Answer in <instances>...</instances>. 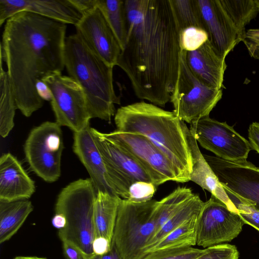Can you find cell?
Returning <instances> with one entry per match:
<instances>
[{
  "label": "cell",
  "mask_w": 259,
  "mask_h": 259,
  "mask_svg": "<svg viewBox=\"0 0 259 259\" xmlns=\"http://www.w3.org/2000/svg\"><path fill=\"white\" fill-rule=\"evenodd\" d=\"M127 32L117 66L136 96L164 107L177 81L180 28L170 0L124 1Z\"/></svg>",
  "instance_id": "obj_1"
},
{
  "label": "cell",
  "mask_w": 259,
  "mask_h": 259,
  "mask_svg": "<svg viewBox=\"0 0 259 259\" xmlns=\"http://www.w3.org/2000/svg\"><path fill=\"white\" fill-rule=\"evenodd\" d=\"M67 25L23 11L6 22L1 42L17 108L30 117L43 105L37 84L65 67Z\"/></svg>",
  "instance_id": "obj_2"
},
{
  "label": "cell",
  "mask_w": 259,
  "mask_h": 259,
  "mask_svg": "<svg viewBox=\"0 0 259 259\" xmlns=\"http://www.w3.org/2000/svg\"><path fill=\"white\" fill-rule=\"evenodd\" d=\"M114 122L119 132L148 138L173 163L183 182L190 181L193 158L187 135L188 127L173 111L141 101L119 108Z\"/></svg>",
  "instance_id": "obj_3"
},
{
  "label": "cell",
  "mask_w": 259,
  "mask_h": 259,
  "mask_svg": "<svg viewBox=\"0 0 259 259\" xmlns=\"http://www.w3.org/2000/svg\"><path fill=\"white\" fill-rule=\"evenodd\" d=\"M65 67L82 88L90 115L110 122L115 104H120L113 86L112 67L97 55L80 35L66 38Z\"/></svg>",
  "instance_id": "obj_4"
},
{
  "label": "cell",
  "mask_w": 259,
  "mask_h": 259,
  "mask_svg": "<svg viewBox=\"0 0 259 259\" xmlns=\"http://www.w3.org/2000/svg\"><path fill=\"white\" fill-rule=\"evenodd\" d=\"M96 193L90 178L80 179L61 191L55 204V213L63 214L66 221L65 227L59 230L60 240L75 244L88 258L94 254L93 243L96 238L94 212Z\"/></svg>",
  "instance_id": "obj_5"
},
{
  "label": "cell",
  "mask_w": 259,
  "mask_h": 259,
  "mask_svg": "<svg viewBox=\"0 0 259 259\" xmlns=\"http://www.w3.org/2000/svg\"><path fill=\"white\" fill-rule=\"evenodd\" d=\"M197 1L208 40L226 58L242 41L246 26L256 17L253 6L247 0Z\"/></svg>",
  "instance_id": "obj_6"
},
{
  "label": "cell",
  "mask_w": 259,
  "mask_h": 259,
  "mask_svg": "<svg viewBox=\"0 0 259 259\" xmlns=\"http://www.w3.org/2000/svg\"><path fill=\"white\" fill-rule=\"evenodd\" d=\"M158 201L136 203L121 199L111 244L122 259H142L156 232L154 210Z\"/></svg>",
  "instance_id": "obj_7"
},
{
  "label": "cell",
  "mask_w": 259,
  "mask_h": 259,
  "mask_svg": "<svg viewBox=\"0 0 259 259\" xmlns=\"http://www.w3.org/2000/svg\"><path fill=\"white\" fill-rule=\"evenodd\" d=\"M222 95V89L208 86L192 73L186 62V51L182 50L178 77L170 101L177 116L190 124L209 116Z\"/></svg>",
  "instance_id": "obj_8"
},
{
  "label": "cell",
  "mask_w": 259,
  "mask_h": 259,
  "mask_svg": "<svg viewBox=\"0 0 259 259\" xmlns=\"http://www.w3.org/2000/svg\"><path fill=\"white\" fill-rule=\"evenodd\" d=\"M63 149L61 126L49 121L32 128L24 145L25 158L30 168L48 183L57 181L61 176Z\"/></svg>",
  "instance_id": "obj_9"
},
{
  "label": "cell",
  "mask_w": 259,
  "mask_h": 259,
  "mask_svg": "<svg viewBox=\"0 0 259 259\" xmlns=\"http://www.w3.org/2000/svg\"><path fill=\"white\" fill-rule=\"evenodd\" d=\"M42 81L51 94V105L56 121L73 133L90 125L91 117L84 91L80 84L70 76L56 72L44 77Z\"/></svg>",
  "instance_id": "obj_10"
},
{
  "label": "cell",
  "mask_w": 259,
  "mask_h": 259,
  "mask_svg": "<svg viewBox=\"0 0 259 259\" xmlns=\"http://www.w3.org/2000/svg\"><path fill=\"white\" fill-rule=\"evenodd\" d=\"M101 134L131 154L143 166L156 186L167 181L184 183L171 161L146 137L117 130Z\"/></svg>",
  "instance_id": "obj_11"
},
{
  "label": "cell",
  "mask_w": 259,
  "mask_h": 259,
  "mask_svg": "<svg viewBox=\"0 0 259 259\" xmlns=\"http://www.w3.org/2000/svg\"><path fill=\"white\" fill-rule=\"evenodd\" d=\"M189 131L202 147L225 160L246 161L251 150L249 142L232 127L209 116L192 122Z\"/></svg>",
  "instance_id": "obj_12"
},
{
  "label": "cell",
  "mask_w": 259,
  "mask_h": 259,
  "mask_svg": "<svg viewBox=\"0 0 259 259\" xmlns=\"http://www.w3.org/2000/svg\"><path fill=\"white\" fill-rule=\"evenodd\" d=\"M244 224L238 213L211 195L196 219V245L207 248L230 242L240 234Z\"/></svg>",
  "instance_id": "obj_13"
},
{
  "label": "cell",
  "mask_w": 259,
  "mask_h": 259,
  "mask_svg": "<svg viewBox=\"0 0 259 259\" xmlns=\"http://www.w3.org/2000/svg\"><path fill=\"white\" fill-rule=\"evenodd\" d=\"M92 129L105 164L109 185L115 194L127 199L132 184L136 181L152 183L149 175L131 154L104 138L101 132Z\"/></svg>",
  "instance_id": "obj_14"
},
{
  "label": "cell",
  "mask_w": 259,
  "mask_h": 259,
  "mask_svg": "<svg viewBox=\"0 0 259 259\" xmlns=\"http://www.w3.org/2000/svg\"><path fill=\"white\" fill-rule=\"evenodd\" d=\"M203 156L223 188L259 210V167L247 160L233 162L216 156Z\"/></svg>",
  "instance_id": "obj_15"
},
{
  "label": "cell",
  "mask_w": 259,
  "mask_h": 259,
  "mask_svg": "<svg viewBox=\"0 0 259 259\" xmlns=\"http://www.w3.org/2000/svg\"><path fill=\"white\" fill-rule=\"evenodd\" d=\"M75 26L76 33L97 55L109 65H117L122 48L97 6L83 15Z\"/></svg>",
  "instance_id": "obj_16"
},
{
  "label": "cell",
  "mask_w": 259,
  "mask_h": 259,
  "mask_svg": "<svg viewBox=\"0 0 259 259\" xmlns=\"http://www.w3.org/2000/svg\"><path fill=\"white\" fill-rule=\"evenodd\" d=\"M23 11L74 25L82 17L70 0H0V25Z\"/></svg>",
  "instance_id": "obj_17"
},
{
  "label": "cell",
  "mask_w": 259,
  "mask_h": 259,
  "mask_svg": "<svg viewBox=\"0 0 259 259\" xmlns=\"http://www.w3.org/2000/svg\"><path fill=\"white\" fill-rule=\"evenodd\" d=\"M72 148L87 169L96 193L102 191L115 194L109 185L105 164L90 125L73 133Z\"/></svg>",
  "instance_id": "obj_18"
},
{
  "label": "cell",
  "mask_w": 259,
  "mask_h": 259,
  "mask_svg": "<svg viewBox=\"0 0 259 259\" xmlns=\"http://www.w3.org/2000/svg\"><path fill=\"white\" fill-rule=\"evenodd\" d=\"M34 181L10 153L0 158V201L28 199L34 193Z\"/></svg>",
  "instance_id": "obj_19"
},
{
  "label": "cell",
  "mask_w": 259,
  "mask_h": 259,
  "mask_svg": "<svg viewBox=\"0 0 259 259\" xmlns=\"http://www.w3.org/2000/svg\"><path fill=\"white\" fill-rule=\"evenodd\" d=\"M186 59L189 69L200 80L211 87L224 88L227 67L225 58L216 51L208 40L196 50L186 51Z\"/></svg>",
  "instance_id": "obj_20"
},
{
  "label": "cell",
  "mask_w": 259,
  "mask_h": 259,
  "mask_svg": "<svg viewBox=\"0 0 259 259\" xmlns=\"http://www.w3.org/2000/svg\"><path fill=\"white\" fill-rule=\"evenodd\" d=\"M187 135L193 158L190 181L198 185L202 189L209 191L211 195L225 203L230 210L236 212L234 205L205 159L196 140L190 133L188 127L187 130Z\"/></svg>",
  "instance_id": "obj_21"
},
{
  "label": "cell",
  "mask_w": 259,
  "mask_h": 259,
  "mask_svg": "<svg viewBox=\"0 0 259 259\" xmlns=\"http://www.w3.org/2000/svg\"><path fill=\"white\" fill-rule=\"evenodd\" d=\"M121 199L108 192H97L94 212L96 238L103 237L112 242Z\"/></svg>",
  "instance_id": "obj_22"
},
{
  "label": "cell",
  "mask_w": 259,
  "mask_h": 259,
  "mask_svg": "<svg viewBox=\"0 0 259 259\" xmlns=\"http://www.w3.org/2000/svg\"><path fill=\"white\" fill-rule=\"evenodd\" d=\"M33 210L28 199L0 201V243L10 240L20 229Z\"/></svg>",
  "instance_id": "obj_23"
},
{
  "label": "cell",
  "mask_w": 259,
  "mask_h": 259,
  "mask_svg": "<svg viewBox=\"0 0 259 259\" xmlns=\"http://www.w3.org/2000/svg\"><path fill=\"white\" fill-rule=\"evenodd\" d=\"M204 203L198 195L194 194L154 234L145 247V253L149 252L158 242L185 222L198 215Z\"/></svg>",
  "instance_id": "obj_24"
},
{
  "label": "cell",
  "mask_w": 259,
  "mask_h": 259,
  "mask_svg": "<svg viewBox=\"0 0 259 259\" xmlns=\"http://www.w3.org/2000/svg\"><path fill=\"white\" fill-rule=\"evenodd\" d=\"M0 93V135L4 138L14 127L15 110L17 108L9 76L3 66H1Z\"/></svg>",
  "instance_id": "obj_25"
},
{
  "label": "cell",
  "mask_w": 259,
  "mask_h": 259,
  "mask_svg": "<svg viewBox=\"0 0 259 259\" xmlns=\"http://www.w3.org/2000/svg\"><path fill=\"white\" fill-rule=\"evenodd\" d=\"M97 6L102 12L122 49L127 32V19L124 1L97 0Z\"/></svg>",
  "instance_id": "obj_26"
},
{
  "label": "cell",
  "mask_w": 259,
  "mask_h": 259,
  "mask_svg": "<svg viewBox=\"0 0 259 259\" xmlns=\"http://www.w3.org/2000/svg\"><path fill=\"white\" fill-rule=\"evenodd\" d=\"M194 194L189 188L178 187L167 196L158 201L154 210L155 233Z\"/></svg>",
  "instance_id": "obj_27"
},
{
  "label": "cell",
  "mask_w": 259,
  "mask_h": 259,
  "mask_svg": "<svg viewBox=\"0 0 259 259\" xmlns=\"http://www.w3.org/2000/svg\"><path fill=\"white\" fill-rule=\"evenodd\" d=\"M197 216L186 221L170 232L149 252L166 248L192 247L196 245V222Z\"/></svg>",
  "instance_id": "obj_28"
},
{
  "label": "cell",
  "mask_w": 259,
  "mask_h": 259,
  "mask_svg": "<svg viewBox=\"0 0 259 259\" xmlns=\"http://www.w3.org/2000/svg\"><path fill=\"white\" fill-rule=\"evenodd\" d=\"M170 1L180 31L189 27H196L203 29L201 15L197 0Z\"/></svg>",
  "instance_id": "obj_29"
},
{
  "label": "cell",
  "mask_w": 259,
  "mask_h": 259,
  "mask_svg": "<svg viewBox=\"0 0 259 259\" xmlns=\"http://www.w3.org/2000/svg\"><path fill=\"white\" fill-rule=\"evenodd\" d=\"M224 189L244 223L250 225L259 231V210L250 202L238 196L227 189Z\"/></svg>",
  "instance_id": "obj_30"
},
{
  "label": "cell",
  "mask_w": 259,
  "mask_h": 259,
  "mask_svg": "<svg viewBox=\"0 0 259 259\" xmlns=\"http://www.w3.org/2000/svg\"><path fill=\"white\" fill-rule=\"evenodd\" d=\"M205 250L193 247L162 249L148 252L142 259H196Z\"/></svg>",
  "instance_id": "obj_31"
},
{
  "label": "cell",
  "mask_w": 259,
  "mask_h": 259,
  "mask_svg": "<svg viewBox=\"0 0 259 259\" xmlns=\"http://www.w3.org/2000/svg\"><path fill=\"white\" fill-rule=\"evenodd\" d=\"M207 40L206 32L198 27H189L180 31V46L182 50L186 52L197 50Z\"/></svg>",
  "instance_id": "obj_32"
},
{
  "label": "cell",
  "mask_w": 259,
  "mask_h": 259,
  "mask_svg": "<svg viewBox=\"0 0 259 259\" xmlns=\"http://www.w3.org/2000/svg\"><path fill=\"white\" fill-rule=\"evenodd\" d=\"M156 187L151 182L136 181L129 187L128 198L127 200L136 203L149 201L152 199L156 192Z\"/></svg>",
  "instance_id": "obj_33"
},
{
  "label": "cell",
  "mask_w": 259,
  "mask_h": 259,
  "mask_svg": "<svg viewBox=\"0 0 259 259\" xmlns=\"http://www.w3.org/2000/svg\"><path fill=\"white\" fill-rule=\"evenodd\" d=\"M236 247L229 244H220L206 248L205 252L196 259H239Z\"/></svg>",
  "instance_id": "obj_34"
},
{
  "label": "cell",
  "mask_w": 259,
  "mask_h": 259,
  "mask_svg": "<svg viewBox=\"0 0 259 259\" xmlns=\"http://www.w3.org/2000/svg\"><path fill=\"white\" fill-rule=\"evenodd\" d=\"M251 57L259 59V28L246 30L242 41Z\"/></svg>",
  "instance_id": "obj_35"
},
{
  "label": "cell",
  "mask_w": 259,
  "mask_h": 259,
  "mask_svg": "<svg viewBox=\"0 0 259 259\" xmlns=\"http://www.w3.org/2000/svg\"><path fill=\"white\" fill-rule=\"evenodd\" d=\"M61 241L65 259H88L83 252L73 243L67 240Z\"/></svg>",
  "instance_id": "obj_36"
},
{
  "label": "cell",
  "mask_w": 259,
  "mask_h": 259,
  "mask_svg": "<svg viewBox=\"0 0 259 259\" xmlns=\"http://www.w3.org/2000/svg\"><path fill=\"white\" fill-rule=\"evenodd\" d=\"M248 137L251 150L259 154V122L251 123L248 130Z\"/></svg>",
  "instance_id": "obj_37"
},
{
  "label": "cell",
  "mask_w": 259,
  "mask_h": 259,
  "mask_svg": "<svg viewBox=\"0 0 259 259\" xmlns=\"http://www.w3.org/2000/svg\"><path fill=\"white\" fill-rule=\"evenodd\" d=\"M111 247V242L103 237H96L93 243L94 254L102 255L108 252Z\"/></svg>",
  "instance_id": "obj_38"
},
{
  "label": "cell",
  "mask_w": 259,
  "mask_h": 259,
  "mask_svg": "<svg viewBox=\"0 0 259 259\" xmlns=\"http://www.w3.org/2000/svg\"><path fill=\"white\" fill-rule=\"evenodd\" d=\"M83 16L97 7V0H70Z\"/></svg>",
  "instance_id": "obj_39"
},
{
  "label": "cell",
  "mask_w": 259,
  "mask_h": 259,
  "mask_svg": "<svg viewBox=\"0 0 259 259\" xmlns=\"http://www.w3.org/2000/svg\"><path fill=\"white\" fill-rule=\"evenodd\" d=\"M88 259H122L116 248L111 244L110 250L102 255L94 254L88 258Z\"/></svg>",
  "instance_id": "obj_40"
},
{
  "label": "cell",
  "mask_w": 259,
  "mask_h": 259,
  "mask_svg": "<svg viewBox=\"0 0 259 259\" xmlns=\"http://www.w3.org/2000/svg\"><path fill=\"white\" fill-rule=\"evenodd\" d=\"M54 227L59 230L64 228L66 224L65 217L61 213H55L52 221Z\"/></svg>",
  "instance_id": "obj_41"
},
{
  "label": "cell",
  "mask_w": 259,
  "mask_h": 259,
  "mask_svg": "<svg viewBox=\"0 0 259 259\" xmlns=\"http://www.w3.org/2000/svg\"><path fill=\"white\" fill-rule=\"evenodd\" d=\"M14 259H48L45 257L37 256H18L14 258Z\"/></svg>",
  "instance_id": "obj_42"
},
{
  "label": "cell",
  "mask_w": 259,
  "mask_h": 259,
  "mask_svg": "<svg viewBox=\"0 0 259 259\" xmlns=\"http://www.w3.org/2000/svg\"><path fill=\"white\" fill-rule=\"evenodd\" d=\"M254 2L257 6L258 11H259V0H254Z\"/></svg>",
  "instance_id": "obj_43"
}]
</instances>
